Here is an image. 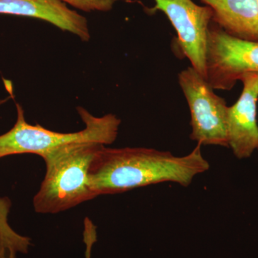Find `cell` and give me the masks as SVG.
<instances>
[{
  "label": "cell",
  "mask_w": 258,
  "mask_h": 258,
  "mask_svg": "<svg viewBox=\"0 0 258 258\" xmlns=\"http://www.w3.org/2000/svg\"><path fill=\"white\" fill-rule=\"evenodd\" d=\"M102 146L94 142H71L42 156L46 172L33 198L37 213H60L96 198L88 171Z\"/></svg>",
  "instance_id": "obj_2"
},
{
  "label": "cell",
  "mask_w": 258,
  "mask_h": 258,
  "mask_svg": "<svg viewBox=\"0 0 258 258\" xmlns=\"http://www.w3.org/2000/svg\"><path fill=\"white\" fill-rule=\"evenodd\" d=\"M178 81L191 114L190 139L201 146L228 147L225 100L191 66L179 73Z\"/></svg>",
  "instance_id": "obj_4"
},
{
  "label": "cell",
  "mask_w": 258,
  "mask_h": 258,
  "mask_svg": "<svg viewBox=\"0 0 258 258\" xmlns=\"http://www.w3.org/2000/svg\"><path fill=\"white\" fill-rule=\"evenodd\" d=\"M248 73H258V42L232 36L212 21L207 38V81L214 90L230 91Z\"/></svg>",
  "instance_id": "obj_5"
},
{
  "label": "cell",
  "mask_w": 258,
  "mask_h": 258,
  "mask_svg": "<svg viewBox=\"0 0 258 258\" xmlns=\"http://www.w3.org/2000/svg\"><path fill=\"white\" fill-rule=\"evenodd\" d=\"M9 100V98H3V99H0V106H3V104H5L7 101Z\"/></svg>",
  "instance_id": "obj_13"
},
{
  "label": "cell",
  "mask_w": 258,
  "mask_h": 258,
  "mask_svg": "<svg viewBox=\"0 0 258 258\" xmlns=\"http://www.w3.org/2000/svg\"><path fill=\"white\" fill-rule=\"evenodd\" d=\"M213 12L212 22L232 36L258 42V0H199Z\"/></svg>",
  "instance_id": "obj_9"
},
{
  "label": "cell",
  "mask_w": 258,
  "mask_h": 258,
  "mask_svg": "<svg viewBox=\"0 0 258 258\" xmlns=\"http://www.w3.org/2000/svg\"><path fill=\"white\" fill-rule=\"evenodd\" d=\"M83 242L86 244L85 257L92 258L91 255H92L93 246L97 242V230L96 226L88 217H86L84 220Z\"/></svg>",
  "instance_id": "obj_12"
},
{
  "label": "cell",
  "mask_w": 258,
  "mask_h": 258,
  "mask_svg": "<svg viewBox=\"0 0 258 258\" xmlns=\"http://www.w3.org/2000/svg\"><path fill=\"white\" fill-rule=\"evenodd\" d=\"M201 147L198 144L189 154L177 157L150 148L103 145L88 171L91 189L98 197L164 182L189 186L195 176L210 169Z\"/></svg>",
  "instance_id": "obj_1"
},
{
  "label": "cell",
  "mask_w": 258,
  "mask_h": 258,
  "mask_svg": "<svg viewBox=\"0 0 258 258\" xmlns=\"http://www.w3.org/2000/svg\"><path fill=\"white\" fill-rule=\"evenodd\" d=\"M243 90L227 114L228 147L238 159H248L258 147V73L241 77Z\"/></svg>",
  "instance_id": "obj_7"
},
{
  "label": "cell",
  "mask_w": 258,
  "mask_h": 258,
  "mask_svg": "<svg viewBox=\"0 0 258 258\" xmlns=\"http://www.w3.org/2000/svg\"><path fill=\"white\" fill-rule=\"evenodd\" d=\"M77 9L85 12H109L116 0H60Z\"/></svg>",
  "instance_id": "obj_11"
},
{
  "label": "cell",
  "mask_w": 258,
  "mask_h": 258,
  "mask_svg": "<svg viewBox=\"0 0 258 258\" xmlns=\"http://www.w3.org/2000/svg\"><path fill=\"white\" fill-rule=\"evenodd\" d=\"M149 13L160 11L167 17L177 35V44L191 67L206 79L207 38L213 12L192 0H154Z\"/></svg>",
  "instance_id": "obj_6"
},
{
  "label": "cell",
  "mask_w": 258,
  "mask_h": 258,
  "mask_svg": "<svg viewBox=\"0 0 258 258\" xmlns=\"http://www.w3.org/2000/svg\"><path fill=\"white\" fill-rule=\"evenodd\" d=\"M0 14L39 19L74 34L82 41L91 39L87 19L60 0H0Z\"/></svg>",
  "instance_id": "obj_8"
},
{
  "label": "cell",
  "mask_w": 258,
  "mask_h": 258,
  "mask_svg": "<svg viewBox=\"0 0 258 258\" xmlns=\"http://www.w3.org/2000/svg\"><path fill=\"white\" fill-rule=\"evenodd\" d=\"M17 120L13 128L0 136V159L33 154L42 157L56 148L75 142H94L107 146L116 140L121 120L109 113L96 117L83 107L77 111L85 127L74 133H60L26 121L23 107L16 103Z\"/></svg>",
  "instance_id": "obj_3"
},
{
  "label": "cell",
  "mask_w": 258,
  "mask_h": 258,
  "mask_svg": "<svg viewBox=\"0 0 258 258\" xmlns=\"http://www.w3.org/2000/svg\"><path fill=\"white\" fill-rule=\"evenodd\" d=\"M11 205L10 199L0 198V258H17L28 253L32 245L30 237L19 235L8 223Z\"/></svg>",
  "instance_id": "obj_10"
},
{
  "label": "cell",
  "mask_w": 258,
  "mask_h": 258,
  "mask_svg": "<svg viewBox=\"0 0 258 258\" xmlns=\"http://www.w3.org/2000/svg\"><path fill=\"white\" fill-rule=\"evenodd\" d=\"M257 151H258V147H257Z\"/></svg>",
  "instance_id": "obj_14"
}]
</instances>
